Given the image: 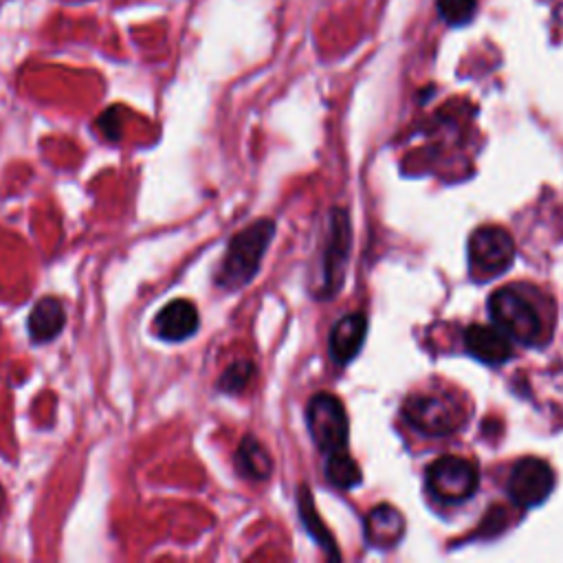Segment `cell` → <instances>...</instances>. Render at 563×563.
Wrapping results in <instances>:
<instances>
[{
    "label": "cell",
    "mask_w": 563,
    "mask_h": 563,
    "mask_svg": "<svg viewBox=\"0 0 563 563\" xmlns=\"http://www.w3.org/2000/svg\"><path fill=\"white\" fill-rule=\"evenodd\" d=\"M554 488V471L541 457H521L508 477V495L521 508L539 506Z\"/></svg>",
    "instance_id": "ba28073f"
},
{
    "label": "cell",
    "mask_w": 563,
    "mask_h": 563,
    "mask_svg": "<svg viewBox=\"0 0 563 563\" xmlns=\"http://www.w3.org/2000/svg\"><path fill=\"white\" fill-rule=\"evenodd\" d=\"M515 260L512 235L501 227L484 224L468 238V262L479 275H499Z\"/></svg>",
    "instance_id": "52a82bcc"
},
{
    "label": "cell",
    "mask_w": 563,
    "mask_h": 563,
    "mask_svg": "<svg viewBox=\"0 0 563 563\" xmlns=\"http://www.w3.org/2000/svg\"><path fill=\"white\" fill-rule=\"evenodd\" d=\"M152 328L158 339L169 343H180L198 332L200 328L198 308L194 301L176 297L156 312Z\"/></svg>",
    "instance_id": "9c48e42d"
},
{
    "label": "cell",
    "mask_w": 563,
    "mask_h": 563,
    "mask_svg": "<svg viewBox=\"0 0 563 563\" xmlns=\"http://www.w3.org/2000/svg\"><path fill=\"white\" fill-rule=\"evenodd\" d=\"M97 128L99 132L110 141L117 143L123 134V119H121V110L119 108H108L106 112H101V117L97 119Z\"/></svg>",
    "instance_id": "d6986e66"
},
{
    "label": "cell",
    "mask_w": 563,
    "mask_h": 563,
    "mask_svg": "<svg viewBox=\"0 0 563 563\" xmlns=\"http://www.w3.org/2000/svg\"><path fill=\"white\" fill-rule=\"evenodd\" d=\"M405 534V519L402 515L389 506L378 504L365 517V541L374 548H391Z\"/></svg>",
    "instance_id": "5bb4252c"
},
{
    "label": "cell",
    "mask_w": 563,
    "mask_h": 563,
    "mask_svg": "<svg viewBox=\"0 0 563 563\" xmlns=\"http://www.w3.org/2000/svg\"><path fill=\"white\" fill-rule=\"evenodd\" d=\"M297 508H299V519L306 528V532L317 541V545L334 561L341 559L339 554V548H336V541L334 537L330 534V530L325 528V523L321 521L319 512H317V506H314V499L310 495V488L306 484L299 486L297 490Z\"/></svg>",
    "instance_id": "9a60e30c"
},
{
    "label": "cell",
    "mask_w": 563,
    "mask_h": 563,
    "mask_svg": "<svg viewBox=\"0 0 563 563\" xmlns=\"http://www.w3.org/2000/svg\"><path fill=\"white\" fill-rule=\"evenodd\" d=\"M323 471H325V479L339 490H350V488L358 486L361 479H363L361 468L354 462V457L347 453V449L325 455V468Z\"/></svg>",
    "instance_id": "2e32d148"
},
{
    "label": "cell",
    "mask_w": 563,
    "mask_h": 563,
    "mask_svg": "<svg viewBox=\"0 0 563 563\" xmlns=\"http://www.w3.org/2000/svg\"><path fill=\"white\" fill-rule=\"evenodd\" d=\"M464 345L486 365H501L512 356L510 336L501 328L488 323H471L464 330Z\"/></svg>",
    "instance_id": "30bf717a"
},
{
    "label": "cell",
    "mask_w": 563,
    "mask_h": 563,
    "mask_svg": "<svg viewBox=\"0 0 563 563\" xmlns=\"http://www.w3.org/2000/svg\"><path fill=\"white\" fill-rule=\"evenodd\" d=\"M64 325H66V308L62 299L55 295L40 297L26 317L29 339L37 345L57 339Z\"/></svg>",
    "instance_id": "7c38bea8"
},
{
    "label": "cell",
    "mask_w": 563,
    "mask_h": 563,
    "mask_svg": "<svg viewBox=\"0 0 563 563\" xmlns=\"http://www.w3.org/2000/svg\"><path fill=\"white\" fill-rule=\"evenodd\" d=\"M405 420L429 438H442L455 433L466 418L464 407L449 391L418 389L402 402Z\"/></svg>",
    "instance_id": "3957f363"
},
{
    "label": "cell",
    "mask_w": 563,
    "mask_h": 563,
    "mask_svg": "<svg viewBox=\"0 0 563 563\" xmlns=\"http://www.w3.org/2000/svg\"><path fill=\"white\" fill-rule=\"evenodd\" d=\"M235 473L246 482H266L273 475V457L268 449L253 435H242L235 455H233Z\"/></svg>",
    "instance_id": "4fadbf2b"
},
{
    "label": "cell",
    "mask_w": 563,
    "mask_h": 563,
    "mask_svg": "<svg viewBox=\"0 0 563 563\" xmlns=\"http://www.w3.org/2000/svg\"><path fill=\"white\" fill-rule=\"evenodd\" d=\"M255 374V363L251 358H238L233 361L218 378L216 387L222 394H240L253 378Z\"/></svg>",
    "instance_id": "e0dca14e"
},
{
    "label": "cell",
    "mask_w": 563,
    "mask_h": 563,
    "mask_svg": "<svg viewBox=\"0 0 563 563\" xmlns=\"http://www.w3.org/2000/svg\"><path fill=\"white\" fill-rule=\"evenodd\" d=\"M427 490L442 504H460L468 499L477 484L475 462L460 455H442L427 466Z\"/></svg>",
    "instance_id": "8992f818"
},
{
    "label": "cell",
    "mask_w": 563,
    "mask_h": 563,
    "mask_svg": "<svg viewBox=\"0 0 563 563\" xmlns=\"http://www.w3.org/2000/svg\"><path fill=\"white\" fill-rule=\"evenodd\" d=\"M438 15L451 26H464L473 20L477 0H435Z\"/></svg>",
    "instance_id": "ac0fdd59"
},
{
    "label": "cell",
    "mask_w": 563,
    "mask_h": 563,
    "mask_svg": "<svg viewBox=\"0 0 563 563\" xmlns=\"http://www.w3.org/2000/svg\"><path fill=\"white\" fill-rule=\"evenodd\" d=\"M352 249V224L345 209L334 207L328 213V227H325V240L321 251V279L314 295L319 299H332L345 277V266Z\"/></svg>",
    "instance_id": "277c9868"
},
{
    "label": "cell",
    "mask_w": 563,
    "mask_h": 563,
    "mask_svg": "<svg viewBox=\"0 0 563 563\" xmlns=\"http://www.w3.org/2000/svg\"><path fill=\"white\" fill-rule=\"evenodd\" d=\"M273 238H275V220L271 218H257L255 222L238 231L227 244V253L213 277L216 286L227 292L249 286L257 275L260 264Z\"/></svg>",
    "instance_id": "7a4b0ae2"
},
{
    "label": "cell",
    "mask_w": 563,
    "mask_h": 563,
    "mask_svg": "<svg viewBox=\"0 0 563 563\" xmlns=\"http://www.w3.org/2000/svg\"><path fill=\"white\" fill-rule=\"evenodd\" d=\"M306 427L314 446L323 453H336L347 449V413L343 402L330 391H317L306 405Z\"/></svg>",
    "instance_id": "5b68a950"
},
{
    "label": "cell",
    "mask_w": 563,
    "mask_h": 563,
    "mask_svg": "<svg viewBox=\"0 0 563 563\" xmlns=\"http://www.w3.org/2000/svg\"><path fill=\"white\" fill-rule=\"evenodd\" d=\"M488 312L497 328L523 345H541L550 339L552 317L534 288L521 284L499 286L488 297Z\"/></svg>",
    "instance_id": "6da1fadb"
},
{
    "label": "cell",
    "mask_w": 563,
    "mask_h": 563,
    "mask_svg": "<svg viewBox=\"0 0 563 563\" xmlns=\"http://www.w3.org/2000/svg\"><path fill=\"white\" fill-rule=\"evenodd\" d=\"M367 334V317L363 312L343 314L330 330L328 352L336 365H347L361 352Z\"/></svg>",
    "instance_id": "8fae6325"
}]
</instances>
